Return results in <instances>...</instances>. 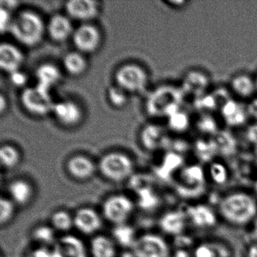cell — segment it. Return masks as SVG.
<instances>
[{"label": "cell", "mask_w": 257, "mask_h": 257, "mask_svg": "<svg viewBox=\"0 0 257 257\" xmlns=\"http://www.w3.org/2000/svg\"><path fill=\"white\" fill-rule=\"evenodd\" d=\"M185 97L180 85H161L148 96L146 102V110L150 116L168 118L181 109Z\"/></svg>", "instance_id": "cell-3"}, {"label": "cell", "mask_w": 257, "mask_h": 257, "mask_svg": "<svg viewBox=\"0 0 257 257\" xmlns=\"http://www.w3.org/2000/svg\"><path fill=\"white\" fill-rule=\"evenodd\" d=\"M14 204L8 198L0 199V222L1 225L7 224L13 217L14 213Z\"/></svg>", "instance_id": "cell-36"}, {"label": "cell", "mask_w": 257, "mask_h": 257, "mask_svg": "<svg viewBox=\"0 0 257 257\" xmlns=\"http://www.w3.org/2000/svg\"><path fill=\"white\" fill-rule=\"evenodd\" d=\"M134 207V203L128 197L124 195H112L103 202V216L115 225H122L130 217Z\"/></svg>", "instance_id": "cell-9"}, {"label": "cell", "mask_w": 257, "mask_h": 257, "mask_svg": "<svg viewBox=\"0 0 257 257\" xmlns=\"http://www.w3.org/2000/svg\"><path fill=\"white\" fill-rule=\"evenodd\" d=\"M138 195L139 199L138 203L143 209L152 210L159 204V198L151 187L145 188L138 191Z\"/></svg>", "instance_id": "cell-31"}, {"label": "cell", "mask_w": 257, "mask_h": 257, "mask_svg": "<svg viewBox=\"0 0 257 257\" xmlns=\"http://www.w3.org/2000/svg\"><path fill=\"white\" fill-rule=\"evenodd\" d=\"M32 257H53L52 251H49L46 248H40L36 249L32 253Z\"/></svg>", "instance_id": "cell-43"}, {"label": "cell", "mask_w": 257, "mask_h": 257, "mask_svg": "<svg viewBox=\"0 0 257 257\" xmlns=\"http://www.w3.org/2000/svg\"><path fill=\"white\" fill-rule=\"evenodd\" d=\"M163 132L159 126L150 124L141 132V141L143 146L149 150H154L163 143Z\"/></svg>", "instance_id": "cell-26"}, {"label": "cell", "mask_w": 257, "mask_h": 257, "mask_svg": "<svg viewBox=\"0 0 257 257\" xmlns=\"http://www.w3.org/2000/svg\"><path fill=\"white\" fill-rule=\"evenodd\" d=\"M132 248L134 257H171L169 245L159 234H144L136 239Z\"/></svg>", "instance_id": "cell-8"}, {"label": "cell", "mask_w": 257, "mask_h": 257, "mask_svg": "<svg viewBox=\"0 0 257 257\" xmlns=\"http://www.w3.org/2000/svg\"><path fill=\"white\" fill-rule=\"evenodd\" d=\"M193 257H219L217 249L210 243H201L194 249Z\"/></svg>", "instance_id": "cell-37"}, {"label": "cell", "mask_w": 257, "mask_h": 257, "mask_svg": "<svg viewBox=\"0 0 257 257\" xmlns=\"http://www.w3.org/2000/svg\"><path fill=\"white\" fill-rule=\"evenodd\" d=\"M107 97L109 103L115 108L123 107L127 102V92L116 85L108 89Z\"/></svg>", "instance_id": "cell-33"}, {"label": "cell", "mask_w": 257, "mask_h": 257, "mask_svg": "<svg viewBox=\"0 0 257 257\" xmlns=\"http://www.w3.org/2000/svg\"><path fill=\"white\" fill-rule=\"evenodd\" d=\"M246 127V141H249L251 144H255L257 143V123H252V126Z\"/></svg>", "instance_id": "cell-41"}, {"label": "cell", "mask_w": 257, "mask_h": 257, "mask_svg": "<svg viewBox=\"0 0 257 257\" xmlns=\"http://www.w3.org/2000/svg\"><path fill=\"white\" fill-rule=\"evenodd\" d=\"M63 66L64 70L70 76H79L86 71L88 62L83 54L79 52H71L64 55Z\"/></svg>", "instance_id": "cell-24"}, {"label": "cell", "mask_w": 257, "mask_h": 257, "mask_svg": "<svg viewBox=\"0 0 257 257\" xmlns=\"http://www.w3.org/2000/svg\"><path fill=\"white\" fill-rule=\"evenodd\" d=\"M254 188H255V192H256L257 193V180L255 182V186H254Z\"/></svg>", "instance_id": "cell-48"}, {"label": "cell", "mask_w": 257, "mask_h": 257, "mask_svg": "<svg viewBox=\"0 0 257 257\" xmlns=\"http://www.w3.org/2000/svg\"><path fill=\"white\" fill-rule=\"evenodd\" d=\"M46 27L41 16L31 10H24L13 17L9 33L21 44L35 47L44 37Z\"/></svg>", "instance_id": "cell-2"}, {"label": "cell", "mask_w": 257, "mask_h": 257, "mask_svg": "<svg viewBox=\"0 0 257 257\" xmlns=\"http://www.w3.org/2000/svg\"><path fill=\"white\" fill-rule=\"evenodd\" d=\"M10 80L12 84L15 86L23 87L26 85L28 82V76L23 72L19 70V71L15 72V73L10 74Z\"/></svg>", "instance_id": "cell-39"}, {"label": "cell", "mask_w": 257, "mask_h": 257, "mask_svg": "<svg viewBox=\"0 0 257 257\" xmlns=\"http://www.w3.org/2000/svg\"><path fill=\"white\" fill-rule=\"evenodd\" d=\"M183 180L188 184H200L204 182V174L202 168L200 167L192 166L186 168L182 174Z\"/></svg>", "instance_id": "cell-34"}, {"label": "cell", "mask_w": 257, "mask_h": 257, "mask_svg": "<svg viewBox=\"0 0 257 257\" xmlns=\"http://www.w3.org/2000/svg\"><path fill=\"white\" fill-rule=\"evenodd\" d=\"M20 100L27 112L40 117L52 112L55 103L52 100L50 91L37 85L25 88L21 94Z\"/></svg>", "instance_id": "cell-5"}, {"label": "cell", "mask_w": 257, "mask_h": 257, "mask_svg": "<svg viewBox=\"0 0 257 257\" xmlns=\"http://www.w3.org/2000/svg\"><path fill=\"white\" fill-rule=\"evenodd\" d=\"M13 17L11 16L10 10L8 9L1 7L0 10V31L2 34L9 32Z\"/></svg>", "instance_id": "cell-38"}, {"label": "cell", "mask_w": 257, "mask_h": 257, "mask_svg": "<svg viewBox=\"0 0 257 257\" xmlns=\"http://www.w3.org/2000/svg\"><path fill=\"white\" fill-rule=\"evenodd\" d=\"M187 219L186 212L171 210L162 215L159 220V226L167 234L179 235L186 228Z\"/></svg>", "instance_id": "cell-21"}, {"label": "cell", "mask_w": 257, "mask_h": 257, "mask_svg": "<svg viewBox=\"0 0 257 257\" xmlns=\"http://www.w3.org/2000/svg\"><path fill=\"white\" fill-rule=\"evenodd\" d=\"M226 87L233 98L244 103L257 96L253 73L237 72L228 79Z\"/></svg>", "instance_id": "cell-11"}, {"label": "cell", "mask_w": 257, "mask_h": 257, "mask_svg": "<svg viewBox=\"0 0 257 257\" xmlns=\"http://www.w3.org/2000/svg\"><path fill=\"white\" fill-rule=\"evenodd\" d=\"M25 61L20 49L14 45L3 43L0 46V67L9 74L19 71Z\"/></svg>", "instance_id": "cell-18"}, {"label": "cell", "mask_w": 257, "mask_h": 257, "mask_svg": "<svg viewBox=\"0 0 257 257\" xmlns=\"http://www.w3.org/2000/svg\"><path fill=\"white\" fill-rule=\"evenodd\" d=\"M221 120L229 127H242L249 121L246 103L230 97L219 109Z\"/></svg>", "instance_id": "cell-12"}, {"label": "cell", "mask_w": 257, "mask_h": 257, "mask_svg": "<svg viewBox=\"0 0 257 257\" xmlns=\"http://www.w3.org/2000/svg\"><path fill=\"white\" fill-rule=\"evenodd\" d=\"M52 226L61 231H67L74 225L73 217L66 210H58L52 214L51 218Z\"/></svg>", "instance_id": "cell-30"}, {"label": "cell", "mask_w": 257, "mask_h": 257, "mask_svg": "<svg viewBox=\"0 0 257 257\" xmlns=\"http://www.w3.org/2000/svg\"><path fill=\"white\" fill-rule=\"evenodd\" d=\"M246 257H257V243H252L248 247Z\"/></svg>", "instance_id": "cell-44"}, {"label": "cell", "mask_w": 257, "mask_h": 257, "mask_svg": "<svg viewBox=\"0 0 257 257\" xmlns=\"http://www.w3.org/2000/svg\"><path fill=\"white\" fill-rule=\"evenodd\" d=\"M73 222L76 228L85 234H91L102 226V220L98 213L89 207H83L76 211Z\"/></svg>", "instance_id": "cell-19"}, {"label": "cell", "mask_w": 257, "mask_h": 257, "mask_svg": "<svg viewBox=\"0 0 257 257\" xmlns=\"http://www.w3.org/2000/svg\"><path fill=\"white\" fill-rule=\"evenodd\" d=\"M168 126L174 132H180L186 130L189 125V119L186 113L181 109L170 115L168 118Z\"/></svg>", "instance_id": "cell-32"}, {"label": "cell", "mask_w": 257, "mask_h": 257, "mask_svg": "<svg viewBox=\"0 0 257 257\" xmlns=\"http://www.w3.org/2000/svg\"><path fill=\"white\" fill-rule=\"evenodd\" d=\"M56 119L63 125L73 127L77 125L82 118V111L73 100H65L57 102L52 110Z\"/></svg>", "instance_id": "cell-15"}, {"label": "cell", "mask_w": 257, "mask_h": 257, "mask_svg": "<svg viewBox=\"0 0 257 257\" xmlns=\"http://www.w3.org/2000/svg\"><path fill=\"white\" fill-rule=\"evenodd\" d=\"M165 4H168L170 6V7H172L174 9H177V10H180V9L185 8L186 6L189 5L190 4L189 1H184V0H181V1H177V0H170V1H166Z\"/></svg>", "instance_id": "cell-42"}, {"label": "cell", "mask_w": 257, "mask_h": 257, "mask_svg": "<svg viewBox=\"0 0 257 257\" xmlns=\"http://www.w3.org/2000/svg\"><path fill=\"white\" fill-rule=\"evenodd\" d=\"M8 189L13 201L19 205L29 203L34 194L32 186L25 180H13Z\"/></svg>", "instance_id": "cell-23"}, {"label": "cell", "mask_w": 257, "mask_h": 257, "mask_svg": "<svg viewBox=\"0 0 257 257\" xmlns=\"http://www.w3.org/2000/svg\"><path fill=\"white\" fill-rule=\"evenodd\" d=\"M112 235L118 244L125 248L132 247L137 239L135 229L125 224L116 225L112 230Z\"/></svg>", "instance_id": "cell-27"}, {"label": "cell", "mask_w": 257, "mask_h": 257, "mask_svg": "<svg viewBox=\"0 0 257 257\" xmlns=\"http://www.w3.org/2000/svg\"><path fill=\"white\" fill-rule=\"evenodd\" d=\"M53 257H88L82 240L74 235L63 236L54 245Z\"/></svg>", "instance_id": "cell-14"}, {"label": "cell", "mask_w": 257, "mask_h": 257, "mask_svg": "<svg viewBox=\"0 0 257 257\" xmlns=\"http://www.w3.org/2000/svg\"><path fill=\"white\" fill-rule=\"evenodd\" d=\"M7 100L4 94H1L0 96V112L1 113H4V111L7 109Z\"/></svg>", "instance_id": "cell-46"}, {"label": "cell", "mask_w": 257, "mask_h": 257, "mask_svg": "<svg viewBox=\"0 0 257 257\" xmlns=\"http://www.w3.org/2000/svg\"><path fill=\"white\" fill-rule=\"evenodd\" d=\"M65 10L70 19L89 23L98 16L99 5L92 0H70L66 3Z\"/></svg>", "instance_id": "cell-13"}, {"label": "cell", "mask_w": 257, "mask_h": 257, "mask_svg": "<svg viewBox=\"0 0 257 257\" xmlns=\"http://www.w3.org/2000/svg\"><path fill=\"white\" fill-rule=\"evenodd\" d=\"M33 237L37 242L43 244H50L55 240V232L51 227L41 225L35 228L33 232Z\"/></svg>", "instance_id": "cell-35"}, {"label": "cell", "mask_w": 257, "mask_h": 257, "mask_svg": "<svg viewBox=\"0 0 257 257\" xmlns=\"http://www.w3.org/2000/svg\"><path fill=\"white\" fill-rule=\"evenodd\" d=\"M98 168L103 177L112 182H122L132 177L134 163L127 155L112 152L102 156Z\"/></svg>", "instance_id": "cell-4"}, {"label": "cell", "mask_w": 257, "mask_h": 257, "mask_svg": "<svg viewBox=\"0 0 257 257\" xmlns=\"http://www.w3.org/2000/svg\"><path fill=\"white\" fill-rule=\"evenodd\" d=\"M253 76H254V80H255V88H256V92H257V70H256V71H255V73H253Z\"/></svg>", "instance_id": "cell-47"}, {"label": "cell", "mask_w": 257, "mask_h": 257, "mask_svg": "<svg viewBox=\"0 0 257 257\" xmlns=\"http://www.w3.org/2000/svg\"><path fill=\"white\" fill-rule=\"evenodd\" d=\"M116 85L127 93H139L148 85V75L141 66L127 64L120 67L115 72Z\"/></svg>", "instance_id": "cell-6"}, {"label": "cell", "mask_w": 257, "mask_h": 257, "mask_svg": "<svg viewBox=\"0 0 257 257\" xmlns=\"http://www.w3.org/2000/svg\"><path fill=\"white\" fill-rule=\"evenodd\" d=\"M20 153L16 147L10 144H4L1 147L0 162L4 168L7 169L14 168L20 162Z\"/></svg>", "instance_id": "cell-28"}, {"label": "cell", "mask_w": 257, "mask_h": 257, "mask_svg": "<svg viewBox=\"0 0 257 257\" xmlns=\"http://www.w3.org/2000/svg\"><path fill=\"white\" fill-rule=\"evenodd\" d=\"M188 219L199 228H210L217 223L216 213L206 204H198L186 208Z\"/></svg>", "instance_id": "cell-16"}, {"label": "cell", "mask_w": 257, "mask_h": 257, "mask_svg": "<svg viewBox=\"0 0 257 257\" xmlns=\"http://www.w3.org/2000/svg\"><path fill=\"white\" fill-rule=\"evenodd\" d=\"M46 30L54 42L63 43L72 37L75 29H73L71 20L68 16L55 14L51 17Z\"/></svg>", "instance_id": "cell-17"}, {"label": "cell", "mask_w": 257, "mask_h": 257, "mask_svg": "<svg viewBox=\"0 0 257 257\" xmlns=\"http://www.w3.org/2000/svg\"><path fill=\"white\" fill-rule=\"evenodd\" d=\"M218 210L221 217L228 224L243 226L256 217L257 202L246 192H231L220 200Z\"/></svg>", "instance_id": "cell-1"}, {"label": "cell", "mask_w": 257, "mask_h": 257, "mask_svg": "<svg viewBox=\"0 0 257 257\" xmlns=\"http://www.w3.org/2000/svg\"><path fill=\"white\" fill-rule=\"evenodd\" d=\"M69 174L79 180H88L94 175L96 166L94 162L87 156L76 155L72 156L67 163Z\"/></svg>", "instance_id": "cell-20"}, {"label": "cell", "mask_w": 257, "mask_h": 257, "mask_svg": "<svg viewBox=\"0 0 257 257\" xmlns=\"http://www.w3.org/2000/svg\"><path fill=\"white\" fill-rule=\"evenodd\" d=\"M171 257H193L186 249H177Z\"/></svg>", "instance_id": "cell-45"}, {"label": "cell", "mask_w": 257, "mask_h": 257, "mask_svg": "<svg viewBox=\"0 0 257 257\" xmlns=\"http://www.w3.org/2000/svg\"><path fill=\"white\" fill-rule=\"evenodd\" d=\"M211 75L201 68H191L183 74L180 86L185 96L198 99L211 91Z\"/></svg>", "instance_id": "cell-7"}, {"label": "cell", "mask_w": 257, "mask_h": 257, "mask_svg": "<svg viewBox=\"0 0 257 257\" xmlns=\"http://www.w3.org/2000/svg\"><path fill=\"white\" fill-rule=\"evenodd\" d=\"M72 40L77 52L82 54L94 53L100 47L101 34L94 25L83 23L74 30Z\"/></svg>", "instance_id": "cell-10"}, {"label": "cell", "mask_w": 257, "mask_h": 257, "mask_svg": "<svg viewBox=\"0 0 257 257\" xmlns=\"http://www.w3.org/2000/svg\"><path fill=\"white\" fill-rule=\"evenodd\" d=\"M35 76L37 85L50 91L61 80V73L57 66L51 63H45L37 67Z\"/></svg>", "instance_id": "cell-22"}, {"label": "cell", "mask_w": 257, "mask_h": 257, "mask_svg": "<svg viewBox=\"0 0 257 257\" xmlns=\"http://www.w3.org/2000/svg\"><path fill=\"white\" fill-rule=\"evenodd\" d=\"M249 121L257 123V96L246 103Z\"/></svg>", "instance_id": "cell-40"}, {"label": "cell", "mask_w": 257, "mask_h": 257, "mask_svg": "<svg viewBox=\"0 0 257 257\" xmlns=\"http://www.w3.org/2000/svg\"><path fill=\"white\" fill-rule=\"evenodd\" d=\"M209 177L216 185H223L228 181L229 172L225 164L221 162L210 163L208 169Z\"/></svg>", "instance_id": "cell-29"}, {"label": "cell", "mask_w": 257, "mask_h": 257, "mask_svg": "<svg viewBox=\"0 0 257 257\" xmlns=\"http://www.w3.org/2000/svg\"><path fill=\"white\" fill-rule=\"evenodd\" d=\"M92 257H115L116 254L113 241L105 235H97L91 240Z\"/></svg>", "instance_id": "cell-25"}]
</instances>
